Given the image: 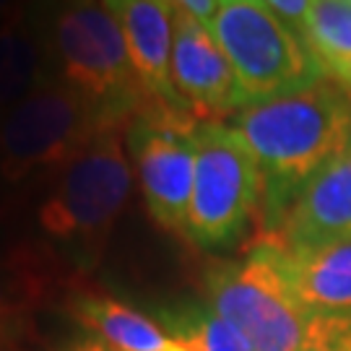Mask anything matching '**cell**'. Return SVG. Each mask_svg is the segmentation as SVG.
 I'll use <instances>...</instances> for the list:
<instances>
[{
	"instance_id": "6da1fadb",
	"label": "cell",
	"mask_w": 351,
	"mask_h": 351,
	"mask_svg": "<svg viewBox=\"0 0 351 351\" xmlns=\"http://www.w3.org/2000/svg\"><path fill=\"white\" fill-rule=\"evenodd\" d=\"M232 128L245 138L263 180L252 237L261 242L276 234L302 188L349 143L351 99L326 75L302 91L242 107Z\"/></svg>"
},
{
	"instance_id": "7a4b0ae2",
	"label": "cell",
	"mask_w": 351,
	"mask_h": 351,
	"mask_svg": "<svg viewBox=\"0 0 351 351\" xmlns=\"http://www.w3.org/2000/svg\"><path fill=\"white\" fill-rule=\"evenodd\" d=\"M123 125L101 128L58 169L50 195L39 206V229L63 247L75 265L99 261L133 190V164Z\"/></svg>"
},
{
	"instance_id": "3957f363",
	"label": "cell",
	"mask_w": 351,
	"mask_h": 351,
	"mask_svg": "<svg viewBox=\"0 0 351 351\" xmlns=\"http://www.w3.org/2000/svg\"><path fill=\"white\" fill-rule=\"evenodd\" d=\"M47 45L58 78L91 101L107 123L128 128L136 114L159 107L146 94L125 34L101 0H63L52 16Z\"/></svg>"
},
{
	"instance_id": "277c9868",
	"label": "cell",
	"mask_w": 351,
	"mask_h": 351,
	"mask_svg": "<svg viewBox=\"0 0 351 351\" xmlns=\"http://www.w3.org/2000/svg\"><path fill=\"white\" fill-rule=\"evenodd\" d=\"M208 29L234 68L245 107L326 78L307 42L265 0H216Z\"/></svg>"
},
{
	"instance_id": "5b68a950",
	"label": "cell",
	"mask_w": 351,
	"mask_h": 351,
	"mask_svg": "<svg viewBox=\"0 0 351 351\" xmlns=\"http://www.w3.org/2000/svg\"><path fill=\"white\" fill-rule=\"evenodd\" d=\"M193 146L195 180L185 237L203 250H229L258 219L261 169L245 138L226 123H198Z\"/></svg>"
},
{
	"instance_id": "8992f818",
	"label": "cell",
	"mask_w": 351,
	"mask_h": 351,
	"mask_svg": "<svg viewBox=\"0 0 351 351\" xmlns=\"http://www.w3.org/2000/svg\"><path fill=\"white\" fill-rule=\"evenodd\" d=\"M206 294L250 351H300L315 315L268 245H250L242 261L216 265L206 276Z\"/></svg>"
},
{
	"instance_id": "52a82bcc",
	"label": "cell",
	"mask_w": 351,
	"mask_h": 351,
	"mask_svg": "<svg viewBox=\"0 0 351 351\" xmlns=\"http://www.w3.org/2000/svg\"><path fill=\"white\" fill-rule=\"evenodd\" d=\"M110 125L65 81L45 78L32 94L0 114V177L8 185H19L42 169H60Z\"/></svg>"
},
{
	"instance_id": "ba28073f",
	"label": "cell",
	"mask_w": 351,
	"mask_h": 351,
	"mask_svg": "<svg viewBox=\"0 0 351 351\" xmlns=\"http://www.w3.org/2000/svg\"><path fill=\"white\" fill-rule=\"evenodd\" d=\"M198 123L201 120L190 114L149 107L136 114L125 130L128 156L138 177L146 211L164 232L182 237L195 180L193 130Z\"/></svg>"
},
{
	"instance_id": "9c48e42d",
	"label": "cell",
	"mask_w": 351,
	"mask_h": 351,
	"mask_svg": "<svg viewBox=\"0 0 351 351\" xmlns=\"http://www.w3.org/2000/svg\"><path fill=\"white\" fill-rule=\"evenodd\" d=\"M172 84L195 120L221 123L245 107L234 68L208 26L175 11Z\"/></svg>"
},
{
	"instance_id": "30bf717a",
	"label": "cell",
	"mask_w": 351,
	"mask_h": 351,
	"mask_svg": "<svg viewBox=\"0 0 351 351\" xmlns=\"http://www.w3.org/2000/svg\"><path fill=\"white\" fill-rule=\"evenodd\" d=\"M351 239V138L289 206L276 234L252 245L281 250Z\"/></svg>"
},
{
	"instance_id": "8fae6325",
	"label": "cell",
	"mask_w": 351,
	"mask_h": 351,
	"mask_svg": "<svg viewBox=\"0 0 351 351\" xmlns=\"http://www.w3.org/2000/svg\"><path fill=\"white\" fill-rule=\"evenodd\" d=\"M101 3L125 34L130 60L146 94L169 112L190 114L172 84L175 8L167 0H101Z\"/></svg>"
},
{
	"instance_id": "7c38bea8",
	"label": "cell",
	"mask_w": 351,
	"mask_h": 351,
	"mask_svg": "<svg viewBox=\"0 0 351 351\" xmlns=\"http://www.w3.org/2000/svg\"><path fill=\"white\" fill-rule=\"evenodd\" d=\"M274 250L278 252L289 284L313 313L351 315V239Z\"/></svg>"
},
{
	"instance_id": "4fadbf2b",
	"label": "cell",
	"mask_w": 351,
	"mask_h": 351,
	"mask_svg": "<svg viewBox=\"0 0 351 351\" xmlns=\"http://www.w3.org/2000/svg\"><path fill=\"white\" fill-rule=\"evenodd\" d=\"M73 317L91 336L101 339L114 351H167L169 333L125 302L86 294L71 302Z\"/></svg>"
},
{
	"instance_id": "5bb4252c",
	"label": "cell",
	"mask_w": 351,
	"mask_h": 351,
	"mask_svg": "<svg viewBox=\"0 0 351 351\" xmlns=\"http://www.w3.org/2000/svg\"><path fill=\"white\" fill-rule=\"evenodd\" d=\"M304 42L328 78L351 99V0H313Z\"/></svg>"
},
{
	"instance_id": "9a60e30c",
	"label": "cell",
	"mask_w": 351,
	"mask_h": 351,
	"mask_svg": "<svg viewBox=\"0 0 351 351\" xmlns=\"http://www.w3.org/2000/svg\"><path fill=\"white\" fill-rule=\"evenodd\" d=\"M169 339L190 351H250L245 339L213 307H180L167 313Z\"/></svg>"
},
{
	"instance_id": "2e32d148",
	"label": "cell",
	"mask_w": 351,
	"mask_h": 351,
	"mask_svg": "<svg viewBox=\"0 0 351 351\" xmlns=\"http://www.w3.org/2000/svg\"><path fill=\"white\" fill-rule=\"evenodd\" d=\"M300 351H351V315L315 313Z\"/></svg>"
},
{
	"instance_id": "e0dca14e",
	"label": "cell",
	"mask_w": 351,
	"mask_h": 351,
	"mask_svg": "<svg viewBox=\"0 0 351 351\" xmlns=\"http://www.w3.org/2000/svg\"><path fill=\"white\" fill-rule=\"evenodd\" d=\"M32 278L24 274V268L19 265L13 274L5 268H0V351L5 349V343L13 339V328H16V317L24 304L26 287Z\"/></svg>"
},
{
	"instance_id": "ac0fdd59",
	"label": "cell",
	"mask_w": 351,
	"mask_h": 351,
	"mask_svg": "<svg viewBox=\"0 0 351 351\" xmlns=\"http://www.w3.org/2000/svg\"><path fill=\"white\" fill-rule=\"evenodd\" d=\"M265 3L304 39V24H307V13H310L313 0H265Z\"/></svg>"
},
{
	"instance_id": "d6986e66",
	"label": "cell",
	"mask_w": 351,
	"mask_h": 351,
	"mask_svg": "<svg viewBox=\"0 0 351 351\" xmlns=\"http://www.w3.org/2000/svg\"><path fill=\"white\" fill-rule=\"evenodd\" d=\"M21 11H13L8 19H0V73L11 58V50L16 45V34H19V26H21Z\"/></svg>"
},
{
	"instance_id": "ffe728a7",
	"label": "cell",
	"mask_w": 351,
	"mask_h": 351,
	"mask_svg": "<svg viewBox=\"0 0 351 351\" xmlns=\"http://www.w3.org/2000/svg\"><path fill=\"white\" fill-rule=\"evenodd\" d=\"M175 11L190 13L193 19H198L208 26L213 19V11H216V0H167Z\"/></svg>"
},
{
	"instance_id": "44dd1931",
	"label": "cell",
	"mask_w": 351,
	"mask_h": 351,
	"mask_svg": "<svg viewBox=\"0 0 351 351\" xmlns=\"http://www.w3.org/2000/svg\"><path fill=\"white\" fill-rule=\"evenodd\" d=\"M58 351H114V349H110V346L101 339H97V336H78V339L68 341L63 349H58Z\"/></svg>"
},
{
	"instance_id": "7402d4cb",
	"label": "cell",
	"mask_w": 351,
	"mask_h": 351,
	"mask_svg": "<svg viewBox=\"0 0 351 351\" xmlns=\"http://www.w3.org/2000/svg\"><path fill=\"white\" fill-rule=\"evenodd\" d=\"M13 3H16V0H0V16H3V19H8L13 13Z\"/></svg>"
},
{
	"instance_id": "603a6c76",
	"label": "cell",
	"mask_w": 351,
	"mask_h": 351,
	"mask_svg": "<svg viewBox=\"0 0 351 351\" xmlns=\"http://www.w3.org/2000/svg\"><path fill=\"white\" fill-rule=\"evenodd\" d=\"M167 351H190V349H185V346H180V343H175V341H172V346H169Z\"/></svg>"
}]
</instances>
